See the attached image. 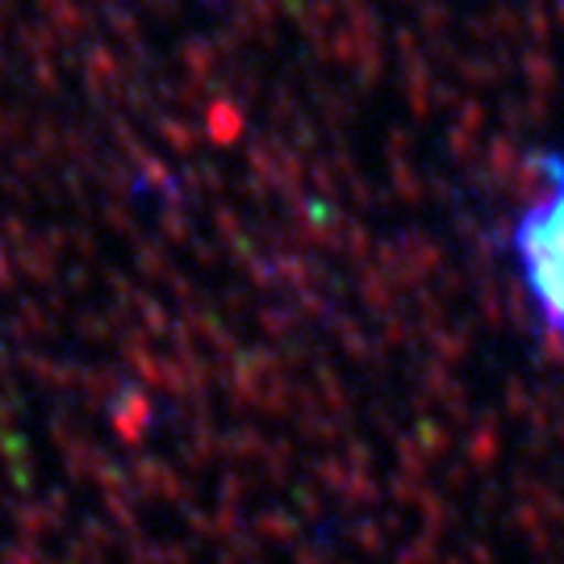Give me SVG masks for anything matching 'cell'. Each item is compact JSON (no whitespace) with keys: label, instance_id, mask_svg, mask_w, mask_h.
<instances>
[{"label":"cell","instance_id":"6da1fadb","mask_svg":"<svg viewBox=\"0 0 564 564\" xmlns=\"http://www.w3.org/2000/svg\"><path fill=\"white\" fill-rule=\"evenodd\" d=\"M544 188L514 226V268L531 310L556 343H564V155H544Z\"/></svg>","mask_w":564,"mask_h":564}]
</instances>
